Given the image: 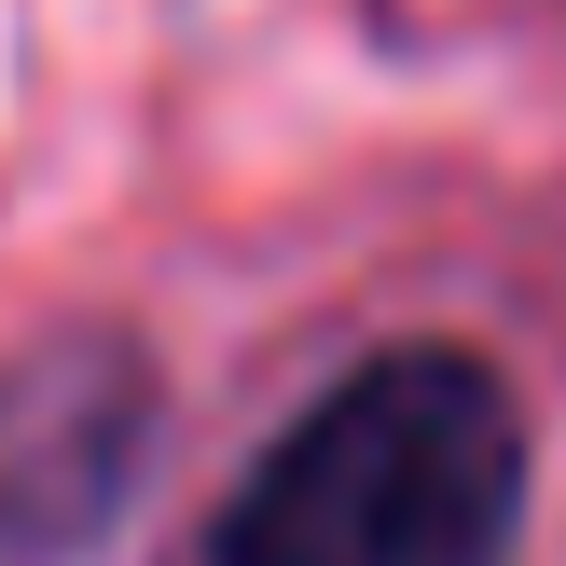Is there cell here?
Listing matches in <instances>:
<instances>
[{"label":"cell","instance_id":"1","mask_svg":"<svg viewBox=\"0 0 566 566\" xmlns=\"http://www.w3.org/2000/svg\"><path fill=\"white\" fill-rule=\"evenodd\" d=\"M525 415L470 346H387L276 429L221 497L208 566H512Z\"/></svg>","mask_w":566,"mask_h":566}]
</instances>
